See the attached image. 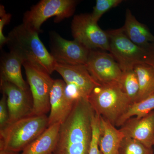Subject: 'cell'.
Returning <instances> with one entry per match:
<instances>
[{
  "label": "cell",
  "mask_w": 154,
  "mask_h": 154,
  "mask_svg": "<svg viewBox=\"0 0 154 154\" xmlns=\"http://www.w3.org/2000/svg\"><path fill=\"white\" fill-rule=\"evenodd\" d=\"M95 113L88 99H77L68 117L60 124L53 154H88Z\"/></svg>",
  "instance_id": "6da1fadb"
},
{
  "label": "cell",
  "mask_w": 154,
  "mask_h": 154,
  "mask_svg": "<svg viewBox=\"0 0 154 154\" xmlns=\"http://www.w3.org/2000/svg\"><path fill=\"white\" fill-rule=\"evenodd\" d=\"M38 33L22 23L8 33L6 43L10 52L49 74L55 71L57 62L48 51Z\"/></svg>",
  "instance_id": "7a4b0ae2"
},
{
  "label": "cell",
  "mask_w": 154,
  "mask_h": 154,
  "mask_svg": "<svg viewBox=\"0 0 154 154\" xmlns=\"http://www.w3.org/2000/svg\"><path fill=\"white\" fill-rule=\"evenodd\" d=\"M48 127L46 115L30 116L8 123L0 128V150L22 151Z\"/></svg>",
  "instance_id": "3957f363"
},
{
  "label": "cell",
  "mask_w": 154,
  "mask_h": 154,
  "mask_svg": "<svg viewBox=\"0 0 154 154\" xmlns=\"http://www.w3.org/2000/svg\"><path fill=\"white\" fill-rule=\"evenodd\" d=\"M88 100L96 114L114 126L132 103L117 82L97 86Z\"/></svg>",
  "instance_id": "277c9868"
},
{
  "label": "cell",
  "mask_w": 154,
  "mask_h": 154,
  "mask_svg": "<svg viewBox=\"0 0 154 154\" xmlns=\"http://www.w3.org/2000/svg\"><path fill=\"white\" fill-rule=\"evenodd\" d=\"M76 0H42L25 12L23 23L39 33L45 21L55 17V22H60L73 15L78 4Z\"/></svg>",
  "instance_id": "5b68a950"
},
{
  "label": "cell",
  "mask_w": 154,
  "mask_h": 154,
  "mask_svg": "<svg viewBox=\"0 0 154 154\" xmlns=\"http://www.w3.org/2000/svg\"><path fill=\"white\" fill-rule=\"evenodd\" d=\"M109 39L110 53L117 62L122 72L134 69L137 65L146 64V48L134 44L125 33L122 28L106 31Z\"/></svg>",
  "instance_id": "8992f818"
},
{
  "label": "cell",
  "mask_w": 154,
  "mask_h": 154,
  "mask_svg": "<svg viewBox=\"0 0 154 154\" xmlns=\"http://www.w3.org/2000/svg\"><path fill=\"white\" fill-rule=\"evenodd\" d=\"M32 100L31 116L46 115L50 110V95L54 80L50 74L28 63L23 64Z\"/></svg>",
  "instance_id": "52a82bcc"
},
{
  "label": "cell",
  "mask_w": 154,
  "mask_h": 154,
  "mask_svg": "<svg viewBox=\"0 0 154 154\" xmlns=\"http://www.w3.org/2000/svg\"><path fill=\"white\" fill-rule=\"evenodd\" d=\"M74 40L90 50H109V39L106 31L102 30L94 21L91 14H80L73 17L71 23Z\"/></svg>",
  "instance_id": "ba28073f"
},
{
  "label": "cell",
  "mask_w": 154,
  "mask_h": 154,
  "mask_svg": "<svg viewBox=\"0 0 154 154\" xmlns=\"http://www.w3.org/2000/svg\"><path fill=\"white\" fill-rule=\"evenodd\" d=\"M50 54L57 63L85 65L91 50L76 40H68L55 32L50 33Z\"/></svg>",
  "instance_id": "9c48e42d"
},
{
  "label": "cell",
  "mask_w": 154,
  "mask_h": 154,
  "mask_svg": "<svg viewBox=\"0 0 154 154\" xmlns=\"http://www.w3.org/2000/svg\"><path fill=\"white\" fill-rule=\"evenodd\" d=\"M85 66L92 77L100 85L119 82L122 74L112 55L101 50H91Z\"/></svg>",
  "instance_id": "30bf717a"
},
{
  "label": "cell",
  "mask_w": 154,
  "mask_h": 154,
  "mask_svg": "<svg viewBox=\"0 0 154 154\" xmlns=\"http://www.w3.org/2000/svg\"><path fill=\"white\" fill-rule=\"evenodd\" d=\"M0 84L2 93L7 97L8 123L32 115L33 100L30 90L24 91L8 82H0Z\"/></svg>",
  "instance_id": "8fae6325"
},
{
  "label": "cell",
  "mask_w": 154,
  "mask_h": 154,
  "mask_svg": "<svg viewBox=\"0 0 154 154\" xmlns=\"http://www.w3.org/2000/svg\"><path fill=\"white\" fill-rule=\"evenodd\" d=\"M66 84L60 79L54 80L50 95V110L48 127L63 122L71 112L76 100L66 92Z\"/></svg>",
  "instance_id": "7c38bea8"
},
{
  "label": "cell",
  "mask_w": 154,
  "mask_h": 154,
  "mask_svg": "<svg viewBox=\"0 0 154 154\" xmlns=\"http://www.w3.org/2000/svg\"><path fill=\"white\" fill-rule=\"evenodd\" d=\"M55 71L62 77L67 85L74 86L88 99L94 88L100 85L91 75L85 65H68L57 63Z\"/></svg>",
  "instance_id": "4fadbf2b"
},
{
  "label": "cell",
  "mask_w": 154,
  "mask_h": 154,
  "mask_svg": "<svg viewBox=\"0 0 154 154\" xmlns=\"http://www.w3.org/2000/svg\"><path fill=\"white\" fill-rule=\"evenodd\" d=\"M125 137L136 140L146 146H154V110L142 118L133 117L120 127Z\"/></svg>",
  "instance_id": "5bb4252c"
},
{
  "label": "cell",
  "mask_w": 154,
  "mask_h": 154,
  "mask_svg": "<svg viewBox=\"0 0 154 154\" xmlns=\"http://www.w3.org/2000/svg\"><path fill=\"white\" fill-rule=\"evenodd\" d=\"M23 64V61L13 53H3L1 57L0 82L12 83L24 91L30 90L22 77L21 66Z\"/></svg>",
  "instance_id": "9a60e30c"
},
{
  "label": "cell",
  "mask_w": 154,
  "mask_h": 154,
  "mask_svg": "<svg viewBox=\"0 0 154 154\" xmlns=\"http://www.w3.org/2000/svg\"><path fill=\"white\" fill-rule=\"evenodd\" d=\"M124 137L119 129L100 116L99 146L102 154H119Z\"/></svg>",
  "instance_id": "2e32d148"
},
{
  "label": "cell",
  "mask_w": 154,
  "mask_h": 154,
  "mask_svg": "<svg viewBox=\"0 0 154 154\" xmlns=\"http://www.w3.org/2000/svg\"><path fill=\"white\" fill-rule=\"evenodd\" d=\"M127 37L134 44L146 48L151 42L154 43V36L145 25L136 19L129 9L125 12V22L122 27Z\"/></svg>",
  "instance_id": "e0dca14e"
},
{
  "label": "cell",
  "mask_w": 154,
  "mask_h": 154,
  "mask_svg": "<svg viewBox=\"0 0 154 154\" xmlns=\"http://www.w3.org/2000/svg\"><path fill=\"white\" fill-rule=\"evenodd\" d=\"M60 123L48 127L20 154H53L57 142Z\"/></svg>",
  "instance_id": "ac0fdd59"
},
{
  "label": "cell",
  "mask_w": 154,
  "mask_h": 154,
  "mask_svg": "<svg viewBox=\"0 0 154 154\" xmlns=\"http://www.w3.org/2000/svg\"><path fill=\"white\" fill-rule=\"evenodd\" d=\"M137 75L139 91L136 102H140L154 94V70L149 65L141 63L134 68Z\"/></svg>",
  "instance_id": "d6986e66"
},
{
  "label": "cell",
  "mask_w": 154,
  "mask_h": 154,
  "mask_svg": "<svg viewBox=\"0 0 154 154\" xmlns=\"http://www.w3.org/2000/svg\"><path fill=\"white\" fill-rule=\"evenodd\" d=\"M154 110V94L140 101L134 102L130 105L127 111L119 119L115 126L121 127L129 119L135 116L140 118Z\"/></svg>",
  "instance_id": "ffe728a7"
},
{
  "label": "cell",
  "mask_w": 154,
  "mask_h": 154,
  "mask_svg": "<svg viewBox=\"0 0 154 154\" xmlns=\"http://www.w3.org/2000/svg\"><path fill=\"white\" fill-rule=\"evenodd\" d=\"M119 85L123 92L132 102H136L139 91L138 80L134 70L122 72Z\"/></svg>",
  "instance_id": "44dd1931"
},
{
  "label": "cell",
  "mask_w": 154,
  "mask_h": 154,
  "mask_svg": "<svg viewBox=\"0 0 154 154\" xmlns=\"http://www.w3.org/2000/svg\"><path fill=\"white\" fill-rule=\"evenodd\" d=\"M119 154H154V152L153 148L148 147L136 140L125 137Z\"/></svg>",
  "instance_id": "7402d4cb"
},
{
  "label": "cell",
  "mask_w": 154,
  "mask_h": 154,
  "mask_svg": "<svg viewBox=\"0 0 154 154\" xmlns=\"http://www.w3.org/2000/svg\"><path fill=\"white\" fill-rule=\"evenodd\" d=\"M122 2V0H97L93 13L91 14V17L94 21L98 22L107 11L117 7Z\"/></svg>",
  "instance_id": "603a6c76"
},
{
  "label": "cell",
  "mask_w": 154,
  "mask_h": 154,
  "mask_svg": "<svg viewBox=\"0 0 154 154\" xmlns=\"http://www.w3.org/2000/svg\"><path fill=\"white\" fill-rule=\"evenodd\" d=\"M100 116L95 113L92 121V137L88 154H102L99 148Z\"/></svg>",
  "instance_id": "cb8c5ba5"
},
{
  "label": "cell",
  "mask_w": 154,
  "mask_h": 154,
  "mask_svg": "<svg viewBox=\"0 0 154 154\" xmlns=\"http://www.w3.org/2000/svg\"><path fill=\"white\" fill-rule=\"evenodd\" d=\"M12 15L7 14L5 7L2 5L0 6V46L1 48L6 44L7 38L3 34V29L5 25H8L11 21Z\"/></svg>",
  "instance_id": "d4e9b609"
},
{
  "label": "cell",
  "mask_w": 154,
  "mask_h": 154,
  "mask_svg": "<svg viewBox=\"0 0 154 154\" xmlns=\"http://www.w3.org/2000/svg\"><path fill=\"white\" fill-rule=\"evenodd\" d=\"M2 94V97L0 101V128L5 126L9 120L7 97L4 93Z\"/></svg>",
  "instance_id": "484cf974"
},
{
  "label": "cell",
  "mask_w": 154,
  "mask_h": 154,
  "mask_svg": "<svg viewBox=\"0 0 154 154\" xmlns=\"http://www.w3.org/2000/svg\"><path fill=\"white\" fill-rule=\"evenodd\" d=\"M147 51L146 64L149 65L154 70V43H150L146 48Z\"/></svg>",
  "instance_id": "4316f807"
},
{
  "label": "cell",
  "mask_w": 154,
  "mask_h": 154,
  "mask_svg": "<svg viewBox=\"0 0 154 154\" xmlns=\"http://www.w3.org/2000/svg\"><path fill=\"white\" fill-rule=\"evenodd\" d=\"M0 154H20L18 152L10 151L6 150H0Z\"/></svg>",
  "instance_id": "83f0119b"
},
{
  "label": "cell",
  "mask_w": 154,
  "mask_h": 154,
  "mask_svg": "<svg viewBox=\"0 0 154 154\" xmlns=\"http://www.w3.org/2000/svg\"></svg>",
  "instance_id": "f1b7e54d"
}]
</instances>
